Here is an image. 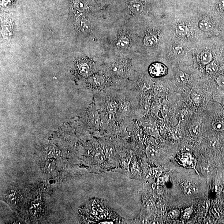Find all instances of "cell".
Instances as JSON below:
<instances>
[{
  "label": "cell",
  "instance_id": "cell-1",
  "mask_svg": "<svg viewBox=\"0 0 224 224\" xmlns=\"http://www.w3.org/2000/svg\"><path fill=\"white\" fill-rule=\"evenodd\" d=\"M167 71V68L164 64L160 62L153 63L149 69V74L153 77H159L165 75Z\"/></svg>",
  "mask_w": 224,
  "mask_h": 224
},
{
  "label": "cell",
  "instance_id": "cell-2",
  "mask_svg": "<svg viewBox=\"0 0 224 224\" xmlns=\"http://www.w3.org/2000/svg\"><path fill=\"white\" fill-rule=\"evenodd\" d=\"M90 66L88 63L84 61H80L77 64L76 67V72L80 76L85 77L88 75L90 72Z\"/></svg>",
  "mask_w": 224,
  "mask_h": 224
},
{
  "label": "cell",
  "instance_id": "cell-3",
  "mask_svg": "<svg viewBox=\"0 0 224 224\" xmlns=\"http://www.w3.org/2000/svg\"><path fill=\"white\" fill-rule=\"evenodd\" d=\"M72 7L74 10L79 12H83L87 10L88 7L82 0H72Z\"/></svg>",
  "mask_w": 224,
  "mask_h": 224
},
{
  "label": "cell",
  "instance_id": "cell-4",
  "mask_svg": "<svg viewBox=\"0 0 224 224\" xmlns=\"http://www.w3.org/2000/svg\"><path fill=\"white\" fill-rule=\"evenodd\" d=\"M181 161L183 165L185 166L192 167L195 165L194 159L192 155L189 153H185L182 155Z\"/></svg>",
  "mask_w": 224,
  "mask_h": 224
},
{
  "label": "cell",
  "instance_id": "cell-5",
  "mask_svg": "<svg viewBox=\"0 0 224 224\" xmlns=\"http://www.w3.org/2000/svg\"><path fill=\"white\" fill-rule=\"evenodd\" d=\"M199 28L203 31H211L214 28V24L210 21L206 19L203 20L198 24Z\"/></svg>",
  "mask_w": 224,
  "mask_h": 224
},
{
  "label": "cell",
  "instance_id": "cell-6",
  "mask_svg": "<svg viewBox=\"0 0 224 224\" xmlns=\"http://www.w3.org/2000/svg\"><path fill=\"white\" fill-rule=\"evenodd\" d=\"M175 80L177 83L179 85H184L188 81V77L182 71H179L176 75Z\"/></svg>",
  "mask_w": 224,
  "mask_h": 224
},
{
  "label": "cell",
  "instance_id": "cell-7",
  "mask_svg": "<svg viewBox=\"0 0 224 224\" xmlns=\"http://www.w3.org/2000/svg\"><path fill=\"white\" fill-rule=\"evenodd\" d=\"M129 44V41L128 37H122L120 38L116 43V46L118 49L121 50L126 49Z\"/></svg>",
  "mask_w": 224,
  "mask_h": 224
},
{
  "label": "cell",
  "instance_id": "cell-8",
  "mask_svg": "<svg viewBox=\"0 0 224 224\" xmlns=\"http://www.w3.org/2000/svg\"><path fill=\"white\" fill-rule=\"evenodd\" d=\"M130 9L133 12L135 13H140L143 10V6L142 3L139 2H133L131 3Z\"/></svg>",
  "mask_w": 224,
  "mask_h": 224
},
{
  "label": "cell",
  "instance_id": "cell-9",
  "mask_svg": "<svg viewBox=\"0 0 224 224\" xmlns=\"http://www.w3.org/2000/svg\"><path fill=\"white\" fill-rule=\"evenodd\" d=\"M200 124L199 122H196L190 128L189 132L192 136L196 137L199 136L200 132Z\"/></svg>",
  "mask_w": 224,
  "mask_h": 224
},
{
  "label": "cell",
  "instance_id": "cell-10",
  "mask_svg": "<svg viewBox=\"0 0 224 224\" xmlns=\"http://www.w3.org/2000/svg\"><path fill=\"white\" fill-rule=\"evenodd\" d=\"M198 190L196 186L191 184H187L184 188V192L187 196H191L196 194L198 192Z\"/></svg>",
  "mask_w": 224,
  "mask_h": 224
},
{
  "label": "cell",
  "instance_id": "cell-11",
  "mask_svg": "<svg viewBox=\"0 0 224 224\" xmlns=\"http://www.w3.org/2000/svg\"><path fill=\"white\" fill-rule=\"evenodd\" d=\"M146 152L147 157L149 159H155L158 155V151L153 147H148L146 150Z\"/></svg>",
  "mask_w": 224,
  "mask_h": 224
},
{
  "label": "cell",
  "instance_id": "cell-12",
  "mask_svg": "<svg viewBox=\"0 0 224 224\" xmlns=\"http://www.w3.org/2000/svg\"><path fill=\"white\" fill-rule=\"evenodd\" d=\"M157 37L154 35L147 36L143 40V43L145 46L147 47L152 46L155 45L157 42Z\"/></svg>",
  "mask_w": 224,
  "mask_h": 224
},
{
  "label": "cell",
  "instance_id": "cell-13",
  "mask_svg": "<svg viewBox=\"0 0 224 224\" xmlns=\"http://www.w3.org/2000/svg\"><path fill=\"white\" fill-rule=\"evenodd\" d=\"M200 59L204 65H207L210 63L212 59V55L211 52H205L202 53Z\"/></svg>",
  "mask_w": 224,
  "mask_h": 224
},
{
  "label": "cell",
  "instance_id": "cell-14",
  "mask_svg": "<svg viewBox=\"0 0 224 224\" xmlns=\"http://www.w3.org/2000/svg\"><path fill=\"white\" fill-rule=\"evenodd\" d=\"M176 32L179 37H184L187 33V28L183 24H179L176 28Z\"/></svg>",
  "mask_w": 224,
  "mask_h": 224
},
{
  "label": "cell",
  "instance_id": "cell-15",
  "mask_svg": "<svg viewBox=\"0 0 224 224\" xmlns=\"http://www.w3.org/2000/svg\"><path fill=\"white\" fill-rule=\"evenodd\" d=\"M218 69V66L214 62L210 63L206 66V72L210 74H213V73H216Z\"/></svg>",
  "mask_w": 224,
  "mask_h": 224
},
{
  "label": "cell",
  "instance_id": "cell-16",
  "mask_svg": "<svg viewBox=\"0 0 224 224\" xmlns=\"http://www.w3.org/2000/svg\"><path fill=\"white\" fill-rule=\"evenodd\" d=\"M80 26L83 31L86 32H88L91 29V24L89 21L85 19L80 21Z\"/></svg>",
  "mask_w": 224,
  "mask_h": 224
},
{
  "label": "cell",
  "instance_id": "cell-17",
  "mask_svg": "<svg viewBox=\"0 0 224 224\" xmlns=\"http://www.w3.org/2000/svg\"><path fill=\"white\" fill-rule=\"evenodd\" d=\"M173 135L174 137L177 139H181L182 137V134L180 128H179V126H177L174 128L173 130Z\"/></svg>",
  "mask_w": 224,
  "mask_h": 224
},
{
  "label": "cell",
  "instance_id": "cell-18",
  "mask_svg": "<svg viewBox=\"0 0 224 224\" xmlns=\"http://www.w3.org/2000/svg\"><path fill=\"white\" fill-rule=\"evenodd\" d=\"M213 128L217 131H222L224 130V122L222 121H217L213 124Z\"/></svg>",
  "mask_w": 224,
  "mask_h": 224
},
{
  "label": "cell",
  "instance_id": "cell-19",
  "mask_svg": "<svg viewBox=\"0 0 224 224\" xmlns=\"http://www.w3.org/2000/svg\"><path fill=\"white\" fill-rule=\"evenodd\" d=\"M201 168L202 172L205 176L208 175L211 173V168H210V166L206 164V163L203 164L202 166H201Z\"/></svg>",
  "mask_w": 224,
  "mask_h": 224
},
{
  "label": "cell",
  "instance_id": "cell-20",
  "mask_svg": "<svg viewBox=\"0 0 224 224\" xmlns=\"http://www.w3.org/2000/svg\"><path fill=\"white\" fill-rule=\"evenodd\" d=\"M180 211L178 210H172L169 213V216L172 219L176 218L179 215Z\"/></svg>",
  "mask_w": 224,
  "mask_h": 224
},
{
  "label": "cell",
  "instance_id": "cell-21",
  "mask_svg": "<svg viewBox=\"0 0 224 224\" xmlns=\"http://www.w3.org/2000/svg\"><path fill=\"white\" fill-rule=\"evenodd\" d=\"M174 53L177 56L181 55L183 53L182 48L180 46L176 47L174 49Z\"/></svg>",
  "mask_w": 224,
  "mask_h": 224
},
{
  "label": "cell",
  "instance_id": "cell-22",
  "mask_svg": "<svg viewBox=\"0 0 224 224\" xmlns=\"http://www.w3.org/2000/svg\"><path fill=\"white\" fill-rule=\"evenodd\" d=\"M192 211V209L191 207H189V208L186 209V210H185L184 213V218H189L190 216L191 215Z\"/></svg>",
  "mask_w": 224,
  "mask_h": 224
},
{
  "label": "cell",
  "instance_id": "cell-23",
  "mask_svg": "<svg viewBox=\"0 0 224 224\" xmlns=\"http://www.w3.org/2000/svg\"><path fill=\"white\" fill-rule=\"evenodd\" d=\"M217 144V141L215 139H213L210 141L209 146L212 148L215 147Z\"/></svg>",
  "mask_w": 224,
  "mask_h": 224
},
{
  "label": "cell",
  "instance_id": "cell-24",
  "mask_svg": "<svg viewBox=\"0 0 224 224\" xmlns=\"http://www.w3.org/2000/svg\"><path fill=\"white\" fill-rule=\"evenodd\" d=\"M218 7L220 9L224 10V0H220L218 3Z\"/></svg>",
  "mask_w": 224,
  "mask_h": 224
},
{
  "label": "cell",
  "instance_id": "cell-25",
  "mask_svg": "<svg viewBox=\"0 0 224 224\" xmlns=\"http://www.w3.org/2000/svg\"></svg>",
  "mask_w": 224,
  "mask_h": 224
}]
</instances>
